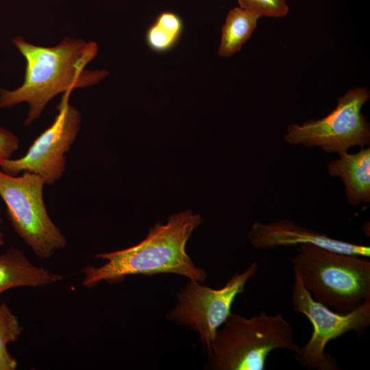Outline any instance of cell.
<instances>
[{
	"instance_id": "1",
	"label": "cell",
	"mask_w": 370,
	"mask_h": 370,
	"mask_svg": "<svg viewBox=\"0 0 370 370\" xmlns=\"http://www.w3.org/2000/svg\"><path fill=\"white\" fill-rule=\"evenodd\" d=\"M12 43L26 62L24 80L12 90L0 88V109L27 103L25 126L38 119L57 95L95 85L108 75L105 69H85L97 55L98 46L93 41L66 36L58 45L45 47L29 43L18 36Z\"/></svg>"
},
{
	"instance_id": "2",
	"label": "cell",
	"mask_w": 370,
	"mask_h": 370,
	"mask_svg": "<svg viewBox=\"0 0 370 370\" xmlns=\"http://www.w3.org/2000/svg\"><path fill=\"white\" fill-rule=\"evenodd\" d=\"M199 214L191 210L171 215L165 224L160 222L150 229L147 237L136 245L95 258L105 260L99 267L82 269V286L92 288L101 282H114L127 275L173 273L204 283L207 272L197 267L186 251L193 231L201 224Z\"/></svg>"
},
{
	"instance_id": "3",
	"label": "cell",
	"mask_w": 370,
	"mask_h": 370,
	"mask_svg": "<svg viewBox=\"0 0 370 370\" xmlns=\"http://www.w3.org/2000/svg\"><path fill=\"white\" fill-rule=\"evenodd\" d=\"M297 247L294 273L312 298L329 308L351 312L370 298L367 257L340 254L311 244Z\"/></svg>"
},
{
	"instance_id": "4",
	"label": "cell",
	"mask_w": 370,
	"mask_h": 370,
	"mask_svg": "<svg viewBox=\"0 0 370 370\" xmlns=\"http://www.w3.org/2000/svg\"><path fill=\"white\" fill-rule=\"evenodd\" d=\"M284 349L297 353L291 325L282 313L265 311L251 317L231 313L218 329L208 368L212 370H264L269 354Z\"/></svg>"
},
{
	"instance_id": "5",
	"label": "cell",
	"mask_w": 370,
	"mask_h": 370,
	"mask_svg": "<svg viewBox=\"0 0 370 370\" xmlns=\"http://www.w3.org/2000/svg\"><path fill=\"white\" fill-rule=\"evenodd\" d=\"M45 181L27 171L12 175L0 169V197L12 227L39 260L64 249L67 240L49 215L43 199Z\"/></svg>"
},
{
	"instance_id": "6",
	"label": "cell",
	"mask_w": 370,
	"mask_h": 370,
	"mask_svg": "<svg viewBox=\"0 0 370 370\" xmlns=\"http://www.w3.org/2000/svg\"><path fill=\"white\" fill-rule=\"evenodd\" d=\"M292 306L294 311L304 314L313 330L308 341L295 354L296 360L304 367L317 370H336L334 357L325 352L327 344L348 333L360 335L370 325V298L355 310L337 313L316 301L294 273Z\"/></svg>"
},
{
	"instance_id": "7",
	"label": "cell",
	"mask_w": 370,
	"mask_h": 370,
	"mask_svg": "<svg viewBox=\"0 0 370 370\" xmlns=\"http://www.w3.org/2000/svg\"><path fill=\"white\" fill-rule=\"evenodd\" d=\"M258 269V264L253 262L243 272L233 275L219 289L190 280L177 292V302L167 313L166 319L197 332L208 356H210L218 329L231 314L236 297L245 291L247 282Z\"/></svg>"
},
{
	"instance_id": "8",
	"label": "cell",
	"mask_w": 370,
	"mask_h": 370,
	"mask_svg": "<svg viewBox=\"0 0 370 370\" xmlns=\"http://www.w3.org/2000/svg\"><path fill=\"white\" fill-rule=\"evenodd\" d=\"M370 98L367 87L348 90L337 98V106L325 117L286 127L284 140L291 145L319 147L325 152L338 154L352 147L370 143V125L361 112Z\"/></svg>"
},
{
	"instance_id": "9",
	"label": "cell",
	"mask_w": 370,
	"mask_h": 370,
	"mask_svg": "<svg viewBox=\"0 0 370 370\" xmlns=\"http://www.w3.org/2000/svg\"><path fill=\"white\" fill-rule=\"evenodd\" d=\"M71 92L63 93L53 123L36 137L25 155L5 160L0 166L2 171L12 175L34 173L48 185L61 179L66 169V154L79 132L82 121L79 112L69 103Z\"/></svg>"
},
{
	"instance_id": "10",
	"label": "cell",
	"mask_w": 370,
	"mask_h": 370,
	"mask_svg": "<svg viewBox=\"0 0 370 370\" xmlns=\"http://www.w3.org/2000/svg\"><path fill=\"white\" fill-rule=\"evenodd\" d=\"M247 238L255 248L260 249L311 244L340 254L370 256L369 246L332 238L327 234L298 225L287 219L269 223L256 222L250 229Z\"/></svg>"
},
{
	"instance_id": "11",
	"label": "cell",
	"mask_w": 370,
	"mask_h": 370,
	"mask_svg": "<svg viewBox=\"0 0 370 370\" xmlns=\"http://www.w3.org/2000/svg\"><path fill=\"white\" fill-rule=\"evenodd\" d=\"M62 279V275L34 264L18 248L10 247L0 254V295L13 288L52 285Z\"/></svg>"
},
{
	"instance_id": "12",
	"label": "cell",
	"mask_w": 370,
	"mask_h": 370,
	"mask_svg": "<svg viewBox=\"0 0 370 370\" xmlns=\"http://www.w3.org/2000/svg\"><path fill=\"white\" fill-rule=\"evenodd\" d=\"M339 158L330 162L328 172L338 176L345 184L349 202L353 206L370 201V148H361L356 153L339 154Z\"/></svg>"
},
{
	"instance_id": "13",
	"label": "cell",
	"mask_w": 370,
	"mask_h": 370,
	"mask_svg": "<svg viewBox=\"0 0 370 370\" xmlns=\"http://www.w3.org/2000/svg\"><path fill=\"white\" fill-rule=\"evenodd\" d=\"M259 18L240 7L231 9L221 29L218 55L228 58L239 51L251 36Z\"/></svg>"
},
{
	"instance_id": "14",
	"label": "cell",
	"mask_w": 370,
	"mask_h": 370,
	"mask_svg": "<svg viewBox=\"0 0 370 370\" xmlns=\"http://www.w3.org/2000/svg\"><path fill=\"white\" fill-rule=\"evenodd\" d=\"M183 29L180 16L173 12L159 14L146 32V42L153 51L162 53L172 49Z\"/></svg>"
},
{
	"instance_id": "15",
	"label": "cell",
	"mask_w": 370,
	"mask_h": 370,
	"mask_svg": "<svg viewBox=\"0 0 370 370\" xmlns=\"http://www.w3.org/2000/svg\"><path fill=\"white\" fill-rule=\"evenodd\" d=\"M19 319L5 304H0V370H15L16 359L10 353L8 345L16 341L23 332Z\"/></svg>"
},
{
	"instance_id": "16",
	"label": "cell",
	"mask_w": 370,
	"mask_h": 370,
	"mask_svg": "<svg viewBox=\"0 0 370 370\" xmlns=\"http://www.w3.org/2000/svg\"><path fill=\"white\" fill-rule=\"evenodd\" d=\"M239 7L258 15L272 18H282L288 13L286 0H238Z\"/></svg>"
},
{
	"instance_id": "17",
	"label": "cell",
	"mask_w": 370,
	"mask_h": 370,
	"mask_svg": "<svg viewBox=\"0 0 370 370\" xmlns=\"http://www.w3.org/2000/svg\"><path fill=\"white\" fill-rule=\"evenodd\" d=\"M18 147V138L11 131L0 127V166L5 160L11 158Z\"/></svg>"
},
{
	"instance_id": "18",
	"label": "cell",
	"mask_w": 370,
	"mask_h": 370,
	"mask_svg": "<svg viewBox=\"0 0 370 370\" xmlns=\"http://www.w3.org/2000/svg\"><path fill=\"white\" fill-rule=\"evenodd\" d=\"M2 217H1V208H0V248L3 247L5 245V238L4 234L2 231Z\"/></svg>"
}]
</instances>
